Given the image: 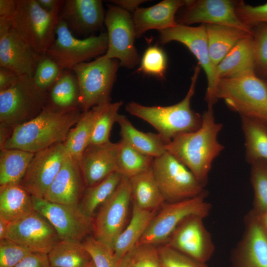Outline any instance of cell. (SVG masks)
Returning <instances> with one entry per match:
<instances>
[{
    "label": "cell",
    "instance_id": "1",
    "mask_svg": "<svg viewBox=\"0 0 267 267\" xmlns=\"http://www.w3.org/2000/svg\"><path fill=\"white\" fill-rule=\"evenodd\" d=\"M202 118L199 129L177 135L166 144L165 148L205 186L213 162L224 147L218 139L222 125L216 122L213 106H208Z\"/></svg>",
    "mask_w": 267,
    "mask_h": 267
},
{
    "label": "cell",
    "instance_id": "2",
    "mask_svg": "<svg viewBox=\"0 0 267 267\" xmlns=\"http://www.w3.org/2000/svg\"><path fill=\"white\" fill-rule=\"evenodd\" d=\"M81 114L78 109L58 110L45 106L38 115L14 127L0 148L35 153L64 143Z\"/></svg>",
    "mask_w": 267,
    "mask_h": 267
},
{
    "label": "cell",
    "instance_id": "3",
    "mask_svg": "<svg viewBox=\"0 0 267 267\" xmlns=\"http://www.w3.org/2000/svg\"><path fill=\"white\" fill-rule=\"evenodd\" d=\"M201 67L194 68L188 91L180 102L170 106H147L134 101L126 105V110L150 124L167 143L177 135L197 130L201 126L202 115L190 107Z\"/></svg>",
    "mask_w": 267,
    "mask_h": 267
},
{
    "label": "cell",
    "instance_id": "4",
    "mask_svg": "<svg viewBox=\"0 0 267 267\" xmlns=\"http://www.w3.org/2000/svg\"><path fill=\"white\" fill-rule=\"evenodd\" d=\"M216 97L240 116L257 120L267 126V84L255 73L219 80Z\"/></svg>",
    "mask_w": 267,
    "mask_h": 267
},
{
    "label": "cell",
    "instance_id": "5",
    "mask_svg": "<svg viewBox=\"0 0 267 267\" xmlns=\"http://www.w3.org/2000/svg\"><path fill=\"white\" fill-rule=\"evenodd\" d=\"M60 9L48 11L37 0H15L14 10L9 19L26 42L43 54L55 39Z\"/></svg>",
    "mask_w": 267,
    "mask_h": 267
},
{
    "label": "cell",
    "instance_id": "6",
    "mask_svg": "<svg viewBox=\"0 0 267 267\" xmlns=\"http://www.w3.org/2000/svg\"><path fill=\"white\" fill-rule=\"evenodd\" d=\"M120 66L119 61L104 54L91 61L82 63L72 70L79 89V104L84 111L110 102V94Z\"/></svg>",
    "mask_w": 267,
    "mask_h": 267
},
{
    "label": "cell",
    "instance_id": "7",
    "mask_svg": "<svg viewBox=\"0 0 267 267\" xmlns=\"http://www.w3.org/2000/svg\"><path fill=\"white\" fill-rule=\"evenodd\" d=\"M47 101V91L39 89L32 77L20 76L12 86L0 91V128L15 127L33 118Z\"/></svg>",
    "mask_w": 267,
    "mask_h": 267
},
{
    "label": "cell",
    "instance_id": "8",
    "mask_svg": "<svg viewBox=\"0 0 267 267\" xmlns=\"http://www.w3.org/2000/svg\"><path fill=\"white\" fill-rule=\"evenodd\" d=\"M108 43L107 32L80 39L59 19L55 39L44 54L53 59L63 70H72L78 64L105 54Z\"/></svg>",
    "mask_w": 267,
    "mask_h": 267
},
{
    "label": "cell",
    "instance_id": "9",
    "mask_svg": "<svg viewBox=\"0 0 267 267\" xmlns=\"http://www.w3.org/2000/svg\"><path fill=\"white\" fill-rule=\"evenodd\" d=\"M152 169L165 201H179L207 191L192 173L168 152L154 159Z\"/></svg>",
    "mask_w": 267,
    "mask_h": 267
},
{
    "label": "cell",
    "instance_id": "10",
    "mask_svg": "<svg viewBox=\"0 0 267 267\" xmlns=\"http://www.w3.org/2000/svg\"><path fill=\"white\" fill-rule=\"evenodd\" d=\"M207 195V191L195 197L164 205L136 245H155L167 241L177 226L186 218L192 215L207 217L212 208L211 204L205 200Z\"/></svg>",
    "mask_w": 267,
    "mask_h": 267
},
{
    "label": "cell",
    "instance_id": "11",
    "mask_svg": "<svg viewBox=\"0 0 267 267\" xmlns=\"http://www.w3.org/2000/svg\"><path fill=\"white\" fill-rule=\"evenodd\" d=\"M159 42L180 43L194 55L206 74L208 86L205 99L208 105L214 106L218 99L216 89L218 83L217 67L212 63L209 51L206 26H191L178 24L175 27L159 31Z\"/></svg>",
    "mask_w": 267,
    "mask_h": 267
},
{
    "label": "cell",
    "instance_id": "12",
    "mask_svg": "<svg viewBox=\"0 0 267 267\" xmlns=\"http://www.w3.org/2000/svg\"><path fill=\"white\" fill-rule=\"evenodd\" d=\"M104 25L108 35L106 56L118 60L120 66H135L140 61L135 47V29L129 12L115 5H109L105 13Z\"/></svg>",
    "mask_w": 267,
    "mask_h": 267
},
{
    "label": "cell",
    "instance_id": "13",
    "mask_svg": "<svg viewBox=\"0 0 267 267\" xmlns=\"http://www.w3.org/2000/svg\"><path fill=\"white\" fill-rule=\"evenodd\" d=\"M131 200L130 178L123 177L113 193L100 206L93 219V236L112 250L125 227Z\"/></svg>",
    "mask_w": 267,
    "mask_h": 267
},
{
    "label": "cell",
    "instance_id": "14",
    "mask_svg": "<svg viewBox=\"0 0 267 267\" xmlns=\"http://www.w3.org/2000/svg\"><path fill=\"white\" fill-rule=\"evenodd\" d=\"M32 199L35 211L46 219L61 240L82 242L93 231V219L85 215L79 204L56 203L33 196Z\"/></svg>",
    "mask_w": 267,
    "mask_h": 267
},
{
    "label": "cell",
    "instance_id": "15",
    "mask_svg": "<svg viewBox=\"0 0 267 267\" xmlns=\"http://www.w3.org/2000/svg\"><path fill=\"white\" fill-rule=\"evenodd\" d=\"M4 239L32 252L46 254L61 241L52 225L36 211L8 223Z\"/></svg>",
    "mask_w": 267,
    "mask_h": 267
},
{
    "label": "cell",
    "instance_id": "16",
    "mask_svg": "<svg viewBox=\"0 0 267 267\" xmlns=\"http://www.w3.org/2000/svg\"><path fill=\"white\" fill-rule=\"evenodd\" d=\"M42 56L12 27L9 19L0 18V67L32 78Z\"/></svg>",
    "mask_w": 267,
    "mask_h": 267
},
{
    "label": "cell",
    "instance_id": "17",
    "mask_svg": "<svg viewBox=\"0 0 267 267\" xmlns=\"http://www.w3.org/2000/svg\"><path fill=\"white\" fill-rule=\"evenodd\" d=\"M68 154L64 143L35 153L19 184L32 196L43 198Z\"/></svg>",
    "mask_w": 267,
    "mask_h": 267
},
{
    "label": "cell",
    "instance_id": "18",
    "mask_svg": "<svg viewBox=\"0 0 267 267\" xmlns=\"http://www.w3.org/2000/svg\"><path fill=\"white\" fill-rule=\"evenodd\" d=\"M205 218L192 215L184 219L167 241V245L203 263L212 256L215 246L203 222Z\"/></svg>",
    "mask_w": 267,
    "mask_h": 267
},
{
    "label": "cell",
    "instance_id": "19",
    "mask_svg": "<svg viewBox=\"0 0 267 267\" xmlns=\"http://www.w3.org/2000/svg\"><path fill=\"white\" fill-rule=\"evenodd\" d=\"M236 1L230 0H188L185 10L177 23L188 25H222L253 31L245 25L236 12Z\"/></svg>",
    "mask_w": 267,
    "mask_h": 267
},
{
    "label": "cell",
    "instance_id": "20",
    "mask_svg": "<svg viewBox=\"0 0 267 267\" xmlns=\"http://www.w3.org/2000/svg\"><path fill=\"white\" fill-rule=\"evenodd\" d=\"M243 235L232 250L231 267H267V237L251 210L244 218Z\"/></svg>",
    "mask_w": 267,
    "mask_h": 267
},
{
    "label": "cell",
    "instance_id": "21",
    "mask_svg": "<svg viewBox=\"0 0 267 267\" xmlns=\"http://www.w3.org/2000/svg\"><path fill=\"white\" fill-rule=\"evenodd\" d=\"M105 13L102 0H66L60 9L59 18L73 34L90 36L104 25Z\"/></svg>",
    "mask_w": 267,
    "mask_h": 267
},
{
    "label": "cell",
    "instance_id": "22",
    "mask_svg": "<svg viewBox=\"0 0 267 267\" xmlns=\"http://www.w3.org/2000/svg\"><path fill=\"white\" fill-rule=\"evenodd\" d=\"M84 186L79 163L68 154L43 198L56 203L79 205Z\"/></svg>",
    "mask_w": 267,
    "mask_h": 267
},
{
    "label": "cell",
    "instance_id": "23",
    "mask_svg": "<svg viewBox=\"0 0 267 267\" xmlns=\"http://www.w3.org/2000/svg\"><path fill=\"white\" fill-rule=\"evenodd\" d=\"M118 143L89 145L84 151L79 165L85 186L99 182L117 171Z\"/></svg>",
    "mask_w": 267,
    "mask_h": 267
},
{
    "label": "cell",
    "instance_id": "24",
    "mask_svg": "<svg viewBox=\"0 0 267 267\" xmlns=\"http://www.w3.org/2000/svg\"><path fill=\"white\" fill-rule=\"evenodd\" d=\"M187 0H164L148 7L138 8L132 15L136 38L150 30L160 31L177 25L176 13L186 5Z\"/></svg>",
    "mask_w": 267,
    "mask_h": 267
},
{
    "label": "cell",
    "instance_id": "25",
    "mask_svg": "<svg viewBox=\"0 0 267 267\" xmlns=\"http://www.w3.org/2000/svg\"><path fill=\"white\" fill-rule=\"evenodd\" d=\"M255 73L253 36L239 42L217 66L219 80Z\"/></svg>",
    "mask_w": 267,
    "mask_h": 267
},
{
    "label": "cell",
    "instance_id": "26",
    "mask_svg": "<svg viewBox=\"0 0 267 267\" xmlns=\"http://www.w3.org/2000/svg\"><path fill=\"white\" fill-rule=\"evenodd\" d=\"M210 56L217 65L241 40L253 36L252 32L222 25H205Z\"/></svg>",
    "mask_w": 267,
    "mask_h": 267
},
{
    "label": "cell",
    "instance_id": "27",
    "mask_svg": "<svg viewBox=\"0 0 267 267\" xmlns=\"http://www.w3.org/2000/svg\"><path fill=\"white\" fill-rule=\"evenodd\" d=\"M35 211L32 196L20 184L0 187V219L11 222Z\"/></svg>",
    "mask_w": 267,
    "mask_h": 267
},
{
    "label": "cell",
    "instance_id": "28",
    "mask_svg": "<svg viewBox=\"0 0 267 267\" xmlns=\"http://www.w3.org/2000/svg\"><path fill=\"white\" fill-rule=\"evenodd\" d=\"M133 204L131 220L117 238L113 248L115 258L119 262L136 245L156 214V210H145Z\"/></svg>",
    "mask_w": 267,
    "mask_h": 267
},
{
    "label": "cell",
    "instance_id": "29",
    "mask_svg": "<svg viewBox=\"0 0 267 267\" xmlns=\"http://www.w3.org/2000/svg\"><path fill=\"white\" fill-rule=\"evenodd\" d=\"M117 123L120 128L121 139L141 153L155 158L166 152V142L158 134L138 130L123 115H119Z\"/></svg>",
    "mask_w": 267,
    "mask_h": 267
},
{
    "label": "cell",
    "instance_id": "30",
    "mask_svg": "<svg viewBox=\"0 0 267 267\" xmlns=\"http://www.w3.org/2000/svg\"><path fill=\"white\" fill-rule=\"evenodd\" d=\"M46 106L58 110L78 109L79 89L77 77L72 70H64L47 90Z\"/></svg>",
    "mask_w": 267,
    "mask_h": 267
},
{
    "label": "cell",
    "instance_id": "31",
    "mask_svg": "<svg viewBox=\"0 0 267 267\" xmlns=\"http://www.w3.org/2000/svg\"><path fill=\"white\" fill-rule=\"evenodd\" d=\"M132 200L139 208L156 210L165 201L155 178L152 168L129 178Z\"/></svg>",
    "mask_w": 267,
    "mask_h": 267
},
{
    "label": "cell",
    "instance_id": "32",
    "mask_svg": "<svg viewBox=\"0 0 267 267\" xmlns=\"http://www.w3.org/2000/svg\"><path fill=\"white\" fill-rule=\"evenodd\" d=\"M102 105L84 111L64 142L68 153L79 163L84 151L89 146L95 120Z\"/></svg>",
    "mask_w": 267,
    "mask_h": 267
},
{
    "label": "cell",
    "instance_id": "33",
    "mask_svg": "<svg viewBox=\"0 0 267 267\" xmlns=\"http://www.w3.org/2000/svg\"><path fill=\"white\" fill-rule=\"evenodd\" d=\"M34 155L19 149H1L0 185L19 184Z\"/></svg>",
    "mask_w": 267,
    "mask_h": 267
},
{
    "label": "cell",
    "instance_id": "34",
    "mask_svg": "<svg viewBox=\"0 0 267 267\" xmlns=\"http://www.w3.org/2000/svg\"><path fill=\"white\" fill-rule=\"evenodd\" d=\"M245 138V158L250 165L267 161V126L252 119L241 116Z\"/></svg>",
    "mask_w": 267,
    "mask_h": 267
},
{
    "label": "cell",
    "instance_id": "35",
    "mask_svg": "<svg viewBox=\"0 0 267 267\" xmlns=\"http://www.w3.org/2000/svg\"><path fill=\"white\" fill-rule=\"evenodd\" d=\"M47 255L51 267H85L91 261L79 241L61 240Z\"/></svg>",
    "mask_w": 267,
    "mask_h": 267
},
{
    "label": "cell",
    "instance_id": "36",
    "mask_svg": "<svg viewBox=\"0 0 267 267\" xmlns=\"http://www.w3.org/2000/svg\"><path fill=\"white\" fill-rule=\"evenodd\" d=\"M123 176L116 171L97 184L85 190L79 206L89 217L93 216L97 208L106 201L115 191Z\"/></svg>",
    "mask_w": 267,
    "mask_h": 267
},
{
    "label": "cell",
    "instance_id": "37",
    "mask_svg": "<svg viewBox=\"0 0 267 267\" xmlns=\"http://www.w3.org/2000/svg\"><path fill=\"white\" fill-rule=\"evenodd\" d=\"M118 143L117 172L129 178L152 168L154 158L139 152L123 139Z\"/></svg>",
    "mask_w": 267,
    "mask_h": 267
},
{
    "label": "cell",
    "instance_id": "38",
    "mask_svg": "<svg viewBox=\"0 0 267 267\" xmlns=\"http://www.w3.org/2000/svg\"><path fill=\"white\" fill-rule=\"evenodd\" d=\"M122 105V101L102 105L95 120L89 145L102 144L110 141L112 128L117 122L118 112Z\"/></svg>",
    "mask_w": 267,
    "mask_h": 267
},
{
    "label": "cell",
    "instance_id": "39",
    "mask_svg": "<svg viewBox=\"0 0 267 267\" xmlns=\"http://www.w3.org/2000/svg\"><path fill=\"white\" fill-rule=\"evenodd\" d=\"M251 166L250 179L254 191L251 211L261 216L267 213V161L260 160Z\"/></svg>",
    "mask_w": 267,
    "mask_h": 267
},
{
    "label": "cell",
    "instance_id": "40",
    "mask_svg": "<svg viewBox=\"0 0 267 267\" xmlns=\"http://www.w3.org/2000/svg\"><path fill=\"white\" fill-rule=\"evenodd\" d=\"M118 267H162L158 249L153 245H137L121 259Z\"/></svg>",
    "mask_w": 267,
    "mask_h": 267
},
{
    "label": "cell",
    "instance_id": "41",
    "mask_svg": "<svg viewBox=\"0 0 267 267\" xmlns=\"http://www.w3.org/2000/svg\"><path fill=\"white\" fill-rule=\"evenodd\" d=\"M137 71L160 79L165 76L168 59L165 51L158 45H150L140 59Z\"/></svg>",
    "mask_w": 267,
    "mask_h": 267
},
{
    "label": "cell",
    "instance_id": "42",
    "mask_svg": "<svg viewBox=\"0 0 267 267\" xmlns=\"http://www.w3.org/2000/svg\"><path fill=\"white\" fill-rule=\"evenodd\" d=\"M62 71L63 70L53 59L46 54H43L32 79L39 89L47 91Z\"/></svg>",
    "mask_w": 267,
    "mask_h": 267
},
{
    "label": "cell",
    "instance_id": "43",
    "mask_svg": "<svg viewBox=\"0 0 267 267\" xmlns=\"http://www.w3.org/2000/svg\"><path fill=\"white\" fill-rule=\"evenodd\" d=\"M82 242L95 267H118L113 250L94 236H88Z\"/></svg>",
    "mask_w": 267,
    "mask_h": 267
},
{
    "label": "cell",
    "instance_id": "44",
    "mask_svg": "<svg viewBox=\"0 0 267 267\" xmlns=\"http://www.w3.org/2000/svg\"><path fill=\"white\" fill-rule=\"evenodd\" d=\"M235 10L240 20L251 29L260 24L267 25V2L253 6L237 1Z\"/></svg>",
    "mask_w": 267,
    "mask_h": 267
},
{
    "label": "cell",
    "instance_id": "45",
    "mask_svg": "<svg viewBox=\"0 0 267 267\" xmlns=\"http://www.w3.org/2000/svg\"><path fill=\"white\" fill-rule=\"evenodd\" d=\"M158 250L162 267H207L206 263L198 262L167 244Z\"/></svg>",
    "mask_w": 267,
    "mask_h": 267
},
{
    "label": "cell",
    "instance_id": "46",
    "mask_svg": "<svg viewBox=\"0 0 267 267\" xmlns=\"http://www.w3.org/2000/svg\"><path fill=\"white\" fill-rule=\"evenodd\" d=\"M253 31V41L255 59V70L267 75V25H259Z\"/></svg>",
    "mask_w": 267,
    "mask_h": 267
},
{
    "label": "cell",
    "instance_id": "47",
    "mask_svg": "<svg viewBox=\"0 0 267 267\" xmlns=\"http://www.w3.org/2000/svg\"><path fill=\"white\" fill-rule=\"evenodd\" d=\"M31 253L10 240H0V267H15Z\"/></svg>",
    "mask_w": 267,
    "mask_h": 267
},
{
    "label": "cell",
    "instance_id": "48",
    "mask_svg": "<svg viewBox=\"0 0 267 267\" xmlns=\"http://www.w3.org/2000/svg\"><path fill=\"white\" fill-rule=\"evenodd\" d=\"M15 267H51L48 255L40 252H32Z\"/></svg>",
    "mask_w": 267,
    "mask_h": 267
},
{
    "label": "cell",
    "instance_id": "49",
    "mask_svg": "<svg viewBox=\"0 0 267 267\" xmlns=\"http://www.w3.org/2000/svg\"><path fill=\"white\" fill-rule=\"evenodd\" d=\"M19 77L11 70L0 67V91L12 86L18 80Z\"/></svg>",
    "mask_w": 267,
    "mask_h": 267
},
{
    "label": "cell",
    "instance_id": "50",
    "mask_svg": "<svg viewBox=\"0 0 267 267\" xmlns=\"http://www.w3.org/2000/svg\"><path fill=\"white\" fill-rule=\"evenodd\" d=\"M109 1L129 12L134 13L139 8L140 4L146 1L144 0H113Z\"/></svg>",
    "mask_w": 267,
    "mask_h": 267
},
{
    "label": "cell",
    "instance_id": "51",
    "mask_svg": "<svg viewBox=\"0 0 267 267\" xmlns=\"http://www.w3.org/2000/svg\"><path fill=\"white\" fill-rule=\"evenodd\" d=\"M15 0H0V18L9 19L14 10Z\"/></svg>",
    "mask_w": 267,
    "mask_h": 267
},
{
    "label": "cell",
    "instance_id": "52",
    "mask_svg": "<svg viewBox=\"0 0 267 267\" xmlns=\"http://www.w3.org/2000/svg\"><path fill=\"white\" fill-rule=\"evenodd\" d=\"M39 5L48 11H53L60 9L64 0H37Z\"/></svg>",
    "mask_w": 267,
    "mask_h": 267
},
{
    "label": "cell",
    "instance_id": "53",
    "mask_svg": "<svg viewBox=\"0 0 267 267\" xmlns=\"http://www.w3.org/2000/svg\"><path fill=\"white\" fill-rule=\"evenodd\" d=\"M257 217L264 233L267 237V213L261 216H257Z\"/></svg>",
    "mask_w": 267,
    "mask_h": 267
},
{
    "label": "cell",
    "instance_id": "54",
    "mask_svg": "<svg viewBox=\"0 0 267 267\" xmlns=\"http://www.w3.org/2000/svg\"><path fill=\"white\" fill-rule=\"evenodd\" d=\"M8 222L0 219V240L4 239Z\"/></svg>",
    "mask_w": 267,
    "mask_h": 267
},
{
    "label": "cell",
    "instance_id": "55",
    "mask_svg": "<svg viewBox=\"0 0 267 267\" xmlns=\"http://www.w3.org/2000/svg\"><path fill=\"white\" fill-rule=\"evenodd\" d=\"M85 267H95L93 262L91 260L86 266Z\"/></svg>",
    "mask_w": 267,
    "mask_h": 267
},
{
    "label": "cell",
    "instance_id": "56",
    "mask_svg": "<svg viewBox=\"0 0 267 267\" xmlns=\"http://www.w3.org/2000/svg\"></svg>",
    "mask_w": 267,
    "mask_h": 267
}]
</instances>
